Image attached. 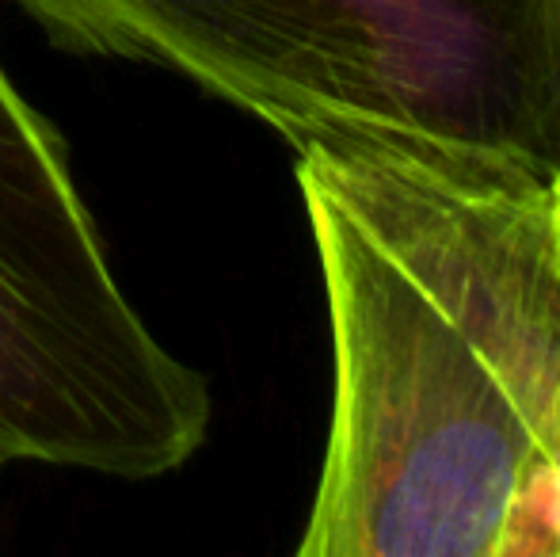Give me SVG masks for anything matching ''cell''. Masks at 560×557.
<instances>
[{"label":"cell","mask_w":560,"mask_h":557,"mask_svg":"<svg viewBox=\"0 0 560 557\" xmlns=\"http://www.w3.org/2000/svg\"><path fill=\"white\" fill-rule=\"evenodd\" d=\"M58 50L156 66L294 153L560 176V0H15Z\"/></svg>","instance_id":"2"},{"label":"cell","mask_w":560,"mask_h":557,"mask_svg":"<svg viewBox=\"0 0 560 557\" xmlns=\"http://www.w3.org/2000/svg\"><path fill=\"white\" fill-rule=\"evenodd\" d=\"M210 423V382L126 298L66 138L0 66V466L156 481Z\"/></svg>","instance_id":"3"},{"label":"cell","mask_w":560,"mask_h":557,"mask_svg":"<svg viewBox=\"0 0 560 557\" xmlns=\"http://www.w3.org/2000/svg\"><path fill=\"white\" fill-rule=\"evenodd\" d=\"M553 233H557V256H560V176L553 184Z\"/></svg>","instance_id":"4"},{"label":"cell","mask_w":560,"mask_h":557,"mask_svg":"<svg viewBox=\"0 0 560 557\" xmlns=\"http://www.w3.org/2000/svg\"><path fill=\"white\" fill-rule=\"evenodd\" d=\"M332 423L302 557H560L553 187L305 149Z\"/></svg>","instance_id":"1"}]
</instances>
